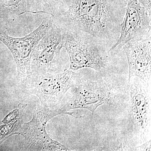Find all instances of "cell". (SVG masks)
Listing matches in <instances>:
<instances>
[{
    "label": "cell",
    "instance_id": "10",
    "mask_svg": "<svg viewBox=\"0 0 151 151\" xmlns=\"http://www.w3.org/2000/svg\"><path fill=\"white\" fill-rule=\"evenodd\" d=\"M122 49L128 60L129 81L137 77L151 86V37L129 41Z\"/></svg>",
    "mask_w": 151,
    "mask_h": 151
},
{
    "label": "cell",
    "instance_id": "14",
    "mask_svg": "<svg viewBox=\"0 0 151 151\" xmlns=\"http://www.w3.org/2000/svg\"><path fill=\"white\" fill-rule=\"evenodd\" d=\"M141 5L151 14V0H138Z\"/></svg>",
    "mask_w": 151,
    "mask_h": 151
},
{
    "label": "cell",
    "instance_id": "12",
    "mask_svg": "<svg viewBox=\"0 0 151 151\" xmlns=\"http://www.w3.org/2000/svg\"><path fill=\"white\" fill-rule=\"evenodd\" d=\"M72 0H34L35 12L56 16L67 10Z\"/></svg>",
    "mask_w": 151,
    "mask_h": 151
},
{
    "label": "cell",
    "instance_id": "13",
    "mask_svg": "<svg viewBox=\"0 0 151 151\" xmlns=\"http://www.w3.org/2000/svg\"><path fill=\"white\" fill-rule=\"evenodd\" d=\"M151 140L147 141L143 143V145L134 148V151H151Z\"/></svg>",
    "mask_w": 151,
    "mask_h": 151
},
{
    "label": "cell",
    "instance_id": "1",
    "mask_svg": "<svg viewBox=\"0 0 151 151\" xmlns=\"http://www.w3.org/2000/svg\"><path fill=\"white\" fill-rule=\"evenodd\" d=\"M128 0H72L68 9L52 17L63 30L81 31L111 48L119 39Z\"/></svg>",
    "mask_w": 151,
    "mask_h": 151
},
{
    "label": "cell",
    "instance_id": "6",
    "mask_svg": "<svg viewBox=\"0 0 151 151\" xmlns=\"http://www.w3.org/2000/svg\"><path fill=\"white\" fill-rule=\"evenodd\" d=\"M52 23L53 19L50 16L44 19L36 29L22 37L10 36L5 29L0 27V41L12 52L16 63L18 76L25 87L31 74V62L35 48Z\"/></svg>",
    "mask_w": 151,
    "mask_h": 151
},
{
    "label": "cell",
    "instance_id": "3",
    "mask_svg": "<svg viewBox=\"0 0 151 151\" xmlns=\"http://www.w3.org/2000/svg\"><path fill=\"white\" fill-rule=\"evenodd\" d=\"M113 84L106 78L93 81L80 76L69 89L54 110L60 114H67L76 118L73 109H85L93 115L99 106L115 103L118 92Z\"/></svg>",
    "mask_w": 151,
    "mask_h": 151
},
{
    "label": "cell",
    "instance_id": "2",
    "mask_svg": "<svg viewBox=\"0 0 151 151\" xmlns=\"http://www.w3.org/2000/svg\"><path fill=\"white\" fill-rule=\"evenodd\" d=\"M62 31V47L66 50L70 58L69 69L74 71L85 68L97 71L107 70L111 53L110 48L105 43L84 32Z\"/></svg>",
    "mask_w": 151,
    "mask_h": 151
},
{
    "label": "cell",
    "instance_id": "4",
    "mask_svg": "<svg viewBox=\"0 0 151 151\" xmlns=\"http://www.w3.org/2000/svg\"><path fill=\"white\" fill-rule=\"evenodd\" d=\"M81 75L70 69L60 73L35 71L25 87L30 94L37 96L44 107L54 109Z\"/></svg>",
    "mask_w": 151,
    "mask_h": 151
},
{
    "label": "cell",
    "instance_id": "11",
    "mask_svg": "<svg viewBox=\"0 0 151 151\" xmlns=\"http://www.w3.org/2000/svg\"><path fill=\"white\" fill-rule=\"evenodd\" d=\"M28 13L37 14L31 9V0H0V20L7 23Z\"/></svg>",
    "mask_w": 151,
    "mask_h": 151
},
{
    "label": "cell",
    "instance_id": "9",
    "mask_svg": "<svg viewBox=\"0 0 151 151\" xmlns=\"http://www.w3.org/2000/svg\"><path fill=\"white\" fill-rule=\"evenodd\" d=\"M62 30L54 23L36 46L31 62V71L52 72L63 48Z\"/></svg>",
    "mask_w": 151,
    "mask_h": 151
},
{
    "label": "cell",
    "instance_id": "5",
    "mask_svg": "<svg viewBox=\"0 0 151 151\" xmlns=\"http://www.w3.org/2000/svg\"><path fill=\"white\" fill-rule=\"evenodd\" d=\"M128 130L143 143L151 139V86L137 77L129 81Z\"/></svg>",
    "mask_w": 151,
    "mask_h": 151
},
{
    "label": "cell",
    "instance_id": "7",
    "mask_svg": "<svg viewBox=\"0 0 151 151\" xmlns=\"http://www.w3.org/2000/svg\"><path fill=\"white\" fill-rule=\"evenodd\" d=\"M57 115L58 113L53 109L39 105L32 120L22 124L17 134L21 135L24 138L29 150L70 151L61 143L52 139L47 133V123Z\"/></svg>",
    "mask_w": 151,
    "mask_h": 151
},
{
    "label": "cell",
    "instance_id": "8",
    "mask_svg": "<svg viewBox=\"0 0 151 151\" xmlns=\"http://www.w3.org/2000/svg\"><path fill=\"white\" fill-rule=\"evenodd\" d=\"M125 9L120 37L110 48L111 53L119 52L129 41L151 37V14L138 0H128Z\"/></svg>",
    "mask_w": 151,
    "mask_h": 151
}]
</instances>
